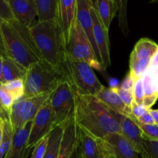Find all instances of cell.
I'll return each instance as SVG.
<instances>
[{
	"mask_svg": "<svg viewBox=\"0 0 158 158\" xmlns=\"http://www.w3.org/2000/svg\"><path fill=\"white\" fill-rule=\"evenodd\" d=\"M0 119L2 120H9V114H8V113L5 110V109L3 108V106H2L1 103H0Z\"/></svg>",
	"mask_w": 158,
	"mask_h": 158,
	"instance_id": "obj_39",
	"label": "cell"
},
{
	"mask_svg": "<svg viewBox=\"0 0 158 158\" xmlns=\"http://www.w3.org/2000/svg\"><path fill=\"white\" fill-rule=\"evenodd\" d=\"M77 143L82 158H103L98 138L78 126H77Z\"/></svg>",
	"mask_w": 158,
	"mask_h": 158,
	"instance_id": "obj_14",
	"label": "cell"
},
{
	"mask_svg": "<svg viewBox=\"0 0 158 158\" xmlns=\"http://www.w3.org/2000/svg\"><path fill=\"white\" fill-rule=\"evenodd\" d=\"M143 156L148 158H158V140L143 138Z\"/></svg>",
	"mask_w": 158,
	"mask_h": 158,
	"instance_id": "obj_28",
	"label": "cell"
},
{
	"mask_svg": "<svg viewBox=\"0 0 158 158\" xmlns=\"http://www.w3.org/2000/svg\"><path fill=\"white\" fill-rule=\"evenodd\" d=\"M3 21V20L1 18H0V23H2V22Z\"/></svg>",
	"mask_w": 158,
	"mask_h": 158,
	"instance_id": "obj_49",
	"label": "cell"
},
{
	"mask_svg": "<svg viewBox=\"0 0 158 158\" xmlns=\"http://www.w3.org/2000/svg\"><path fill=\"white\" fill-rule=\"evenodd\" d=\"M7 1H8V0H7Z\"/></svg>",
	"mask_w": 158,
	"mask_h": 158,
	"instance_id": "obj_50",
	"label": "cell"
},
{
	"mask_svg": "<svg viewBox=\"0 0 158 158\" xmlns=\"http://www.w3.org/2000/svg\"><path fill=\"white\" fill-rule=\"evenodd\" d=\"M133 94L134 97V102L138 105H142L144 98V92L143 87V79L138 78L135 81L134 88H133Z\"/></svg>",
	"mask_w": 158,
	"mask_h": 158,
	"instance_id": "obj_32",
	"label": "cell"
},
{
	"mask_svg": "<svg viewBox=\"0 0 158 158\" xmlns=\"http://www.w3.org/2000/svg\"><path fill=\"white\" fill-rule=\"evenodd\" d=\"M56 127V121L55 114L48 100L32 120L26 147L32 149L43 137L49 135Z\"/></svg>",
	"mask_w": 158,
	"mask_h": 158,
	"instance_id": "obj_9",
	"label": "cell"
},
{
	"mask_svg": "<svg viewBox=\"0 0 158 158\" xmlns=\"http://www.w3.org/2000/svg\"><path fill=\"white\" fill-rule=\"evenodd\" d=\"M77 0H58V21L66 43L76 19Z\"/></svg>",
	"mask_w": 158,
	"mask_h": 158,
	"instance_id": "obj_17",
	"label": "cell"
},
{
	"mask_svg": "<svg viewBox=\"0 0 158 158\" xmlns=\"http://www.w3.org/2000/svg\"><path fill=\"white\" fill-rule=\"evenodd\" d=\"M2 61L3 56H0V82L3 83L2 81Z\"/></svg>",
	"mask_w": 158,
	"mask_h": 158,
	"instance_id": "obj_42",
	"label": "cell"
},
{
	"mask_svg": "<svg viewBox=\"0 0 158 158\" xmlns=\"http://www.w3.org/2000/svg\"><path fill=\"white\" fill-rule=\"evenodd\" d=\"M29 29L43 60L53 67L63 69L66 40L58 20L37 21Z\"/></svg>",
	"mask_w": 158,
	"mask_h": 158,
	"instance_id": "obj_3",
	"label": "cell"
},
{
	"mask_svg": "<svg viewBox=\"0 0 158 158\" xmlns=\"http://www.w3.org/2000/svg\"><path fill=\"white\" fill-rule=\"evenodd\" d=\"M150 114H151L153 117V120H154V124L157 125L158 126V110H153L150 109L149 110Z\"/></svg>",
	"mask_w": 158,
	"mask_h": 158,
	"instance_id": "obj_41",
	"label": "cell"
},
{
	"mask_svg": "<svg viewBox=\"0 0 158 158\" xmlns=\"http://www.w3.org/2000/svg\"><path fill=\"white\" fill-rule=\"evenodd\" d=\"M63 69L74 93L79 95L96 96L103 85L87 63L66 55Z\"/></svg>",
	"mask_w": 158,
	"mask_h": 158,
	"instance_id": "obj_5",
	"label": "cell"
},
{
	"mask_svg": "<svg viewBox=\"0 0 158 158\" xmlns=\"http://www.w3.org/2000/svg\"><path fill=\"white\" fill-rule=\"evenodd\" d=\"M91 15L93 19V32H94V41L98 49L101 64L103 69L110 66V40L109 30L105 27L103 22L100 19L94 5L91 7Z\"/></svg>",
	"mask_w": 158,
	"mask_h": 158,
	"instance_id": "obj_11",
	"label": "cell"
},
{
	"mask_svg": "<svg viewBox=\"0 0 158 158\" xmlns=\"http://www.w3.org/2000/svg\"><path fill=\"white\" fill-rule=\"evenodd\" d=\"M149 69H151V71L153 72L154 75L155 76L156 79L157 80V83H158V66L157 67H149Z\"/></svg>",
	"mask_w": 158,
	"mask_h": 158,
	"instance_id": "obj_44",
	"label": "cell"
},
{
	"mask_svg": "<svg viewBox=\"0 0 158 158\" xmlns=\"http://www.w3.org/2000/svg\"><path fill=\"white\" fill-rule=\"evenodd\" d=\"M93 0H77L76 6V18L83 31L87 35L90 44L94 49V52L98 59L99 62L101 63L100 54L94 41V32H93V19L91 15V7L93 6ZM102 65V64H101Z\"/></svg>",
	"mask_w": 158,
	"mask_h": 158,
	"instance_id": "obj_12",
	"label": "cell"
},
{
	"mask_svg": "<svg viewBox=\"0 0 158 158\" xmlns=\"http://www.w3.org/2000/svg\"><path fill=\"white\" fill-rule=\"evenodd\" d=\"M3 86L12 95L14 101L24 96V82L22 79L3 83Z\"/></svg>",
	"mask_w": 158,
	"mask_h": 158,
	"instance_id": "obj_26",
	"label": "cell"
},
{
	"mask_svg": "<svg viewBox=\"0 0 158 158\" xmlns=\"http://www.w3.org/2000/svg\"><path fill=\"white\" fill-rule=\"evenodd\" d=\"M65 77L63 69L53 67L43 60L37 62L29 66L23 80L24 97L51 94Z\"/></svg>",
	"mask_w": 158,
	"mask_h": 158,
	"instance_id": "obj_4",
	"label": "cell"
},
{
	"mask_svg": "<svg viewBox=\"0 0 158 158\" xmlns=\"http://www.w3.org/2000/svg\"><path fill=\"white\" fill-rule=\"evenodd\" d=\"M48 140H49V135L43 137L40 142L35 144V146L33 148L31 158H43L44 157L46 148H47Z\"/></svg>",
	"mask_w": 158,
	"mask_h": 158,
	"instance_id": "obj_33",
	"label": "cell"
},
{
	"mask_svg": "<svg viewBox=\"0 0 158 158\" xmlns=\"http://www.w3.org/2000/svg\"><path fill=\"white\" fill-rule=\"evenodd\" d=\"M66 55L69 57L86 62L93 69L94 68L99 71L104 69L99 62L87 35L77 18L75 19L66 43Z\"/></svg>",
	"mask_w": 158,
	"mask_h": 158,
	"instance_id": "obj_6",
	"label": "cell"
},
{
	"mask_svg": "<svg viewBox=\"0 0 158 158\" xmlns=\"http://www.w3.org/2000/svg\"><path fill=\"white\" fill-rule=\"evenodd\" d=\"M158 49V45L148 38L140 39L134 46L131 56L140 60L151 62V58Z\"/></svg>",
	"mask_w": 158,
	"mask_h": 158,
	"instance_id": "obj_23",
	"label": "cell"
},
{
	"mask_svg": "<svg viewBox=\"0 0 158 158\" xmlns=\"http://www.w3.org/2000/svg\"><path fill=\"white\" fill-rule=\"evenodd\" d=\"M97 99L109 106L111 110L123 116L130 117L131 114V108L127 107L118 94L113 88L103 86L100 92L95 96Z\"/></svg>",
	"mask_w": 158,
	"mask_h": 158,
	"instance_id": "obj_18",
	"label": "cell"
},
{
	"mask_svg": "<svg viewBox=\"0 0 158 158\" xmlns=\"http://www.w3.org/2000/svg\"><path fill=\"white\" fill-rule=\"evenodd\" d=\"M0 103L2 106L5 109V110L9 114L11 110L12 104L14 103V99L6 89V88L3 86V83L0 88Z\"/></svg>",
	"mask_w": 158,
	"mask_h": 158,
	"instance_id": "obj_30",
	"label": "cell"
},
{
	"mask_svg": "<svg viewBox=\"0 0 158 158\" xmlns=\"http://www.w3.org/2000/svg\"><path fill=\"white\" fill-rule=\"evenodd\" d=\"M49 101L55 114L56 126L64 127L74 117L75 93L66 77L52 93Z\"/></svg>",
	"mask_w": 158,
	"mask_h": 158,
	"instance_id": "obj_7",
	"label": "cell"
},
{
	"mask_svg": "<svg viewBox=\"0 0 158 158\" xmlns=\"http://www.w3.org/2000/svg\"><path fill=\"white\" fill-rule=\"evenodd\" d=\"M103 158H140L129 142L120 134H111L98 138Z\"/></svg>",
	"mask_w": 158,
	"mask_h": 158,
	"instance_id": "obj_10",
	"label": "cell"
},
{
	"mask_svg": "<svg viewBox=\"0 0 158 158\" xmlns=\"http://www.w3.org/2000/svg\"><path fill=\"white\" fill-rule=\"evenodd\" d=\"M35 2L39 22L58 20V0H35Z\"/></svg>",
	"mask_w": 158,
	"mask_h": 158,
	"instance_id": "obj_22",
	"label": "cell"
},
{
	"mask_svg": "<svg viewBox=\"0 0 158 158\" xmlns=\"http://www.w3.org/2000/svg\"><path fill=\"white\" fill-rule=\"evenodd\" d=\"M51 94H44L35 97H25L15 100L9 112V117L13 133L34 119Z\"/></svg>",
	"mask_w": 158,
	"mask_h": 158,
	"instance_id": "obj_8",
	"label": "cell"
},
{
	"mask_svg": "<svg viewBox=\"0 0 158 158\" xmlns=\"http://www.w3.org/2000/svg\"><path fill=\"white\" fill-rule=\"evenodd\" d=\"M13 131L9 120H3V137L0 144V158H5L12 144Z\"/></svg>",
	"mask_w": 158,
	"mask_h": 158,
	"instance_id": "obj_25",
	"label": "cell"
},
{
	"mask_svg": "<svg viewBox=\"0 0 158 158\" xmlns=\"http://www.w3.org/2000/svg\"><path fill=\"white\" fill-rule=\"evenodd\" d=\"M94 5L103 25L109 30L111 23L118 12L119 6L117 1V0H95Z\"/></svg>",
	"mask_w": 158,
	"mask_h": 158,
	"instance_id": "obj_20",
	"label": "cell"
},
{
	"mask_svg": "<svg viewBox=\"0 0 158 158\" xmlns=\"http://www.w3.org/2000/svg\"><path fill=\"white\" fill-rule=\"evenodd\" d=\"M3 137V120L0 119V144L2 140Z\"/></svg>",
	"mask_w": 158,
	"mask_h": 158,
	"instance_id": "obj_43",
	"label": "cell"
},
{
	"mask_svg": "<svg viewBox=\"0 0 158 158\" xmlns=\"http://www.w3.org/2000/svg\"><path fill=\"white\" fill-rule=\"evenodd\" d=\"M32 123V120L29 121L25 124V126L13 133L10 149L5 158H28L29 151L32 149L28 148L26 143L29 138Z\"/></svg>",
	"mask_w": 158,
	"mask_h": 158,
	"instance_id": "obj_15",
	"label": "cell"
},
{
	"mask_svg": "<svg viewBox=\"0 0 158 158\" xmlns=\"http://www.w3.org/2000/svg\"><path fill=\"white\" fill-rule=\"evenodd\" d=\"M69 158H82L81 154H80V149L78 148V145H77V143H76L75 148H74L72 154H71L70 157Z\"/></svg>",
	"mask_w": 158,
	"mask_h": 158,
	"instance_id": "obj_40",
	"label": "cell"
},
{
	"mask_svg": "<svg viewBox=\"0 0 158 158\" xmlns=\"http://www.w3.org/2000/svg\"><path fill=\"white\" fill-rule=\"evenodd\" d=\"M116 93L118 94L120 98L121 99L122 101L125 104L127 107L131 108L133 103L134 102V94H133V90H127L120 88V86H117L116 88H113Z\"/></svg>",
	"mask_w": 158,
	"mask_h": 158,
	"instance_id": "obj_31",
	"label": "cell"
},
{
	"mask_svg": "<svg viewBox=\"0 0 158 158\" xmlns=\"http://www.w3.org/2000/svg\"><path fill=\"white\" fill-rule=\"evenodd\" d=\"M0 43L2 45V38H1V35H0Z\"/></svg>",
	"mask_w": 158,
	"mask_h": 158,
	"instance_id": "obj_47",
	"label": "cell"
},
{
	"mask_svg": "<svg viewBox=\"0 0 158 158\" xmlns=\"http://www.w3.org/2000/svg\"><path fill=\"white\" fill-rule=\"evenodd\" d=\"M6 55V52H5V49L3 45L0 43V56H4Z\"/></svg>",
	"mask_w": 158,
	"mask_h": 158,
	"instance_id": "obj_45",
	"label": "cell"
},
{
	"mask_svg": "<svg viewBox=\"0 0 158 158\" xmlns=\"http://www.w3.org/2000/svg\"><path fill=\"white\" fill-rule=\"evenodd\" d=\"M63 127L56 126L49 133L47 148L43 158H57L63 137Z\"/></svg>",
	"mask_w": 158,
	"mask_h": 158,
	"instance_id": "obj_24",
	"label": "cell"
},
{
	"mask_svg": "<svg viewBox=\"0 0 158 158\" xmlns=\"http://www.w3.org/2000/svg\"><path fill=\"white\" fill-rule=\"evenodd\" d=\"M137 123V122H136ZM142 132L143 138L158 140V126L156 124H142L137 123Z\"/></svg>",
	"mask_w": 158,
	"mask_h": 158,
	"instance_id": "obj_29",
	"label": "cell"
},
{
	"mask_svg": "<svg viewBox=\"0 0 158 158\" xmlns=\"http://www.w3.org/2000/svg\"><path fill=\"white\" fill-rule=\"evenodd\" d=\"M140 158H148V157H145V156H143V155H141L140 156Z\"/></svg>",
	"mask_w": 158,
	"mask_h": 158,
	"instance_id": "obj_48",
	"label": "cell"
},
{
	"mask_svg": "<svg viewBox=\"0 0 158 158\" xmlns=\"http://www.w3.org/2000/svg\"><path fill=\"white\" fill-rule=\"evenodd\" d=\"M120 134L140 155L143 154V135L137 123L127 116H122L120 123Z\"/></svg>",
	"mask_w": 158,
	"mask_h": 158,
	"instance_id": "obj_16",
	"label": "cell"
},
{
	"mask_svg": "<svg viewBox=\"0 0 158 158\" xmlns=\"http://www.w3.org/2000/svg\"><path fill=\"white\" fill-rule=\"evenodd\" d=\"M150 3H158V0H150Z\"/></svg>",
	"mask_w": 158,
	"mask_h": 158,
	"instance_id": "obj_46",
	"label": "cell"
},
{
	"mask_svg": "<svg viewBox=\"0 0 158 158\" xmlns=\"http://www.w3.org/2000/svg\"><path fill=\"white\" fill-rule=\"evenodd\" d=\"M0 18L6 22L15 19L7 0H0Z\"/></svg>",
	"mask_w": 158,
	"mask_h": 158,
	"instance_id": "obj_34",
	"label": "cell"
},
{
	"mask_svg": "<svg viewBox=\"0 0 158 158\" xmlns=\"http://www.w3.org/2000/svg\"><path fill=\"white\" fill-rule=\"evenodd\" d=\"M135 122L139 123H142V124H154V123L152 116L150 114L149 111L147 112L145 114H143L140 117H139Z\"/></svg>",
	"mask_w": 158,
	"mask_h": 158,
	"instance_id": "obj_37",
	"label": "cell"
},
{
	"mask_svg": "<svg viewBox=\"0 0 158 158\" xmlns=\"http://www.w3.org/2000/svg\"><path fill=\"white\" fill-rule=\"evenodd\" d=\"M150 109H148L146 106H143V104L142 105H138L134 102L131 106V114L130 116L131 119L136 121L139 117H140L141 116H143V114H146L147 112L149 111Z\"/></svg>",
	"mask_w": 158,
	"mask_h": 158,
	"instance_id": "obj_35",
	"label": "cell"
},
{
	"mask_svg": "<svg viewBox=\"0 0 158 158\" xmlns=\"http://www.w3.org/2000/svg\"><path fill=\"white\" fill-rule=\"evenodd\" d=\"M0 35L6 55L26 69L43 60L29 28L17 20L2 22Z\"/></svg>",
	"mask_w": 158,
	"mask_h": 158,
	"instance_id": "obj_2",
	"label": "cell"
},
{
	"mask_svg": "<svg viewBox=\"0 0 158 158\" xmlns=\"http://www.w3.org/2000/svg\"><path fill=\"white\" fill-rule=\"evenodd\" d=\"M136 80H137L130 73H128L126 77H125V78L123 79L120 87L123 89H127V90H133Z\"/></svg>",
	"mask_w": 158,
	"mask_h": 158,
	"instance_id": "obj_36",
	"label": "cell"
},
{
	"mask_svg": "<svg viewBox=\"0 0 158 158\" xmlns=\"http://www.w3.org/2000/svg\"><path fill=\"white\" fill-rule=\"evenodd\" d=\"M158 66V49L151 58L149 67H157Z\"/></svg>",
	"mask_w": 158,
	"mask_h": 158,
	"instance_id": "obj_38",
	"label": "cell"
},
{
	"mask_svg": "<svg viewBox=\"0 0 158 158\" xmlns=\"http://www.w3.org/2000/svg\"><path fill=\"white\" fill-rule=\"evenodd\" d=\"M119 6V25L125 35H127L129 32L128 29L127 19V0H117Z\"/></svg>",
	"mask_w": 158,
	"mask_h": 158,
	"instance_id": "obj_27",
	"label": "cell"
},
{
	"mask_svg": "<svg viewBox=\"0 0 158 158\" xmlns=\"http://www.w3.org/2000/svg\"><path fill=\"white\" fill-rule=\"evenodd\" d=\"M14 19L30 28L35 24L37 9L35 0H8Z\"/></svg>",
	"mask_w": 158,
	"mask_h": 158,
	"instance_id": "obj_13",
	"label": "cell"
},
{
	"mask_svg": "<svg viewBox=\"0 0 158 158\" xmlns=\"http://www.w3.org/2000/svg\"><path fill=\"white\" fill-rule=\"evenodd\" d=\"M77 143V125L74 117L63 127V137L57 158H69Z\"/></svg>",
	"mask_w": 158,
	"mask_h": 158,
	"instance_id": "obj_19",
	"label": "cell"
},
{
	"mask_svg": "<svg viewBox=\"0 0 158 158\" xmlns=\"http://www.w3.org/2000/svg\"><path fill=\"white\" fill-rule=\"evenodd\" d=\"M122 116L114 112L95 96L75 94L74 120L97 138L108 134H120Z\"/></svg>",
	"mask_w": 158,
	"mask_h": 158,
	"instance_id": "obj_1",
	"label": "cell"
},
{
	"mask_svg": "<svg viewBox=\"0 0 158 158\" xmlns=\"http://www.w3.org/2000/svg\"><path fill=\"white\" fill-rule=\"evenodd\" d=\"M27 69L20 65L8 56H3L2 81L3 83L22 79L24 80Z\"/></svg>",
	"mask_w": 158,
	"mask_h": 158,
	"instance_id": "obj_21",
	"label": "cell"
}]
</instances>
